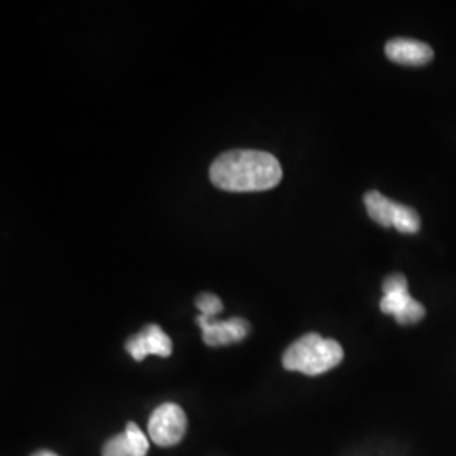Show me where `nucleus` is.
Wrapping results in <instances>:
<instances>
[{
	"mask_svg": "<svg viewBox=\"0 0 456 456\" xmlns=\"http://www.w3.org/2000/svg\"><path fill=\"white\" fill-rule=\"evenodd\" d=\"M210 180L224 191H265L282 180V169L269 152L237 149L220 154L210 167Z\"/></svg>",
	"mask_w": 456,
	"mask_h": 456,
	"instance_id": "1",
	"label": "nucleus"
},
{
	"mask_svg": "<svg viewBox=\"0 0 456 456\" xmlns=\"http://www.w3.org/2000/svg\"><path fill=\"white\" fill-rule=\"evenodd\" d=\"M343 360L342 345L318 333H308L291 343L282 355L286 370L305 375H322L340 365Z\"/></svg>",
	"mask_w": 456,
	"mask_h": 456,
	"instance_id": "2",
	"label": "nucleus"
},
{
	"mask_svg": "<svg viewBox=\"0 0 456 456\" xmlns=\"http://www.w3.org/2000/svg\"><path fill=\"white\" fill-rule=\"evenodd\" d=\"M369 216L380 227H394L404 235H414L421 228V218L411 207L395 203L379 191H369L363 196Z\"/></svg>",
	"mask_w": 456,
	"mask_h": 456,
	"instance_id": "3",
	"label": "nucleus"
},
{
	"mask_svg": "<svg viewBox=\"0 0 456 456\" xmlns=\"http://www.w3.org/2000/svg\"><path fill=\"white\" fill-rule=\"evenodd\" d=\"M186 414L175 404L166 403L156 409L149 419V436L158 446H175L186 433Z\"/></svg>",
	"mask_w": 456,
	"mask_h": 456,
	"instance_id": "4",
	"label": "nucleus"
},
{
	"mask_svg": "<svg viewBox=\"0 0 456 456\" xmlns=\"http://www.w3.org/2000/svg\"><path fill=\"white\" fill-rule=\"evenodd\" d=\"M198 325L203 331V342L208 346H222L230 343L242 342L250 331V325L244 318H230L227 322H218L215 316H198Z\"/></svg>",
	"mask_w": 456,
	"mask_h": 456,
	"instance_id": "5",
	"label": "nucleus"
},
{
	"mask_svg": "<svg viewBox=\"0 0 456 456\" xmlns=\"http://www.w3.org/2000/svg\"><path fill=\"white\" fill-rule=\"evenodd\" d=\"M127 352L132 359L142 362L147 355H159L169 357L173 352L171 338L158 325H147L126 343Z\"/></svg>",
	"mask_w": 456,
	"mask_h": 456,
	"instance_id": "6",
	"label": "nucleus"
},
{
	"mask_svg": "<svg viewBox=\"0 0 456 456\" xmlns=\"http://www.w3.org/2000/svg\"><path fill=\"white\" fill-rule=\"evenodd\" d=\"M380 311L392 314L395 322L403 326L416 325L426 314L423 305L409 294L408 288L384 293V297L380 299Z\"/></svg>",
	"mask_w": 456,
	"mask_h": 456,
	"instance_id": "7",
	"label": "nucleus"
},
{
	"mask_svg": "<svg viewBox=\"0 0 456 456\" xmlns=\"http://www.w3.org/2000/svg\"><path fill=\"white\" fill-rule=\"evenodd\" d=\"M386 56L397 65L424 66L435 58V51L418 39L394 37L386 45Z\"/></svg>",
	"mask_w": 456,
	"mask_h": 456,
	"instance_id": "8",
	"label": "nucleus"
},
{
	"mask_svg": "<svg viewBox=\"0 0 456 456\" xmlns=\"http://www.w3.org/2000/svg\"><path fill=\"white\" fill-rule=\"evenodd\" d=\"M126 436H127V440H129V443H131L134 455H147V450H149V441H147L146 435L142 433V429H141L137 424H127V428H126Z\"/></svg>",
	"mask_w": 456,
	"mask_h": 456,
	"instance_id": "9",
	"label": "nucleus"
},
{
	"mask_svg": "<svg viewBox=\"0 0 456 456\" xmlns=\"http://www.w3.org/2000/svg\"><path fill=\"white\" fill-rule=\"evenodd\" d=\"M102 455L103 456H135L134 455V452H132L131 443L127 440V436H126V433H122V435H117L114 438H110V440L105 443V446H103V452H102Z\"/></svg>",
	"mask_w": 456,
	"mask_h": 456,
	"instance_id": "10",
	"label": "nucleus"
},
{
	"mask_svg": "<svg viewBox=\"0 0 456 456\" xmlns=\"http://www.w3.org/2000/svg\"><path fill=\"white\" fill-rule=\"evenodd\" d=\"M196 306L201 311L203 316H216L220 311L224 310L220 297L212 293L200 294L196 297Z\"/></svg>",
	"mask_w": 456,
	"mask_h": 456,
	"instance_id": "11",
	"label": "nucleus"
},
{
	"mask_svg": "<svg viewBox=\"0 0 456 456\" xmlns=\"http://www.w3.org/2000/svg\"><path fill=\"white\" fill-rule=\"evenodd\" d=\"M404 288H408V279L403 274H391V276L384 279V284H382L384 293L395 291V289H404Z\"/></svg>",
	"mask_w": 456,
	"mask_h": 456,
	"instance_id": "12",
	"label": "nucleus"
},
{
	"mask_svg": "<svg viewBox=\"0 0 456 456\" xmlns=\"http://www.w3.org/2000/svg\"><path fill=\"white\" fill-rule=\"evenodd\" d=\"M33 456H58L54 455V453H51V452H39V453H36V455Z\"/></svg>",
	"mask_w": 456,
	"mask_h": 456,
	"instance_id": "13",
	"label": "nucleus"
}]
</instances>
